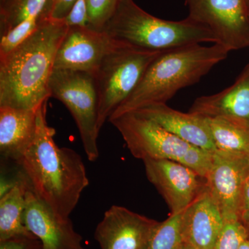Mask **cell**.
<instances>
[{
	"mask_svg": "<svg viewBox=\"0 0 249 249\" xmlns=\"http://www.w3.org/2000/svg\"><path fill=\"white\" fill-rule=\"evenodd\" d=\"M47 101L37 109L34 142L17 163L31 191L59 215L70 217L89 181L78 152L55 143L47 121Z\"/></svg>",
	"mask_w": 249,
	"mask_h": 249,
	"instance_id": "6da1fadb",
	"label": "cell"
},
{
	"mask_svg": "<svg viewBox=\"0 0 249 249\" xmlns=\"http://www.w3.org/2000/svg\"><path fill=\"white\" fill-rule=\"evenodd\" d=\"M68 26L45 19L14 51L0 58V107L36 110L50 97L49 80Z\"/></svg>",
	"mask_w": 249,
	"mask_h": 249,
	"instance_id": "7a4b0ae2",
	"label": "cell"
},
{
	"mask_svg": "<svg viewBox=\"0 0 249 249\" xmlns=\"http://www.w3.org/2000/svg\"><path fill=\"white\" fill-rule=\"evenodd\" d=\"M229 53L217 43L164 51L150 64L134 92L109 119L150 105L166 103L180 89L199 82Z\"/></svg>",
	"mask_w": 249,
	"mask_h": 249,
	"instance_id": "3957f363",
	"label": "cell"
},
{
	"mask_svg": "<svg viewBox=\"0 0 249 249\" xmlns=\"http://www.w3.org/2000/svg\"><path fill=\"white\" fill-rule=\"evenodd\" d=\"M103 31L124 45L160 52L217 42L212 31L200 23L188 17L178 22L156 18L134 0H120Z\"/></svg>",
	"mask_w": 249,
	"mask_h": 249,
	"instance_id": "277c9868",
	"label": "cell"
},
{
	"mask_svg": "<svg viewBox=\"0 0 249 249\" xmlns=\"http://www.w3.org/2000/svg\"><path fill=\"white\" fill-rule=\"evenodd\" d=\"M108 121L120 132L129 151L135 158L142 161L175 160L206 178L213 152L184 142L137 111L124 113Z\"/></svg>",
	"mask_w": 249,
	"mask_h": 249,
	"instance_id": "5b68a950",
	"label": "cell"
},
{
	"mask_svg": "<svg viewBox=\"0 0 249 249\" xmlns=\"http://www.w3.org/2000/svg\"><path fill=\"white\" fill-rule=\"evenodd\" d=\"M163 52L137 48L119 42L105 57L94 73L100 130L134 92L150 64Z\"/></svg>",
	"mask_w": 249,
	"mask_h": 249,
	"instance_id": "8992f818",
	"label": "cell"
},
{
	"mask_svg": "<svg viewBox=\"0 0 249 249\" xmlns=\"http://www.w3.org/2000/svg\"><path fill=\"white\" fill-rule=\"evenodd\" d=\"M50 97L63 103L74 119L89 161L99 157L98 96L94 75L88 72L53 70L49 80Z\"/></svg>",
	"mask_w": 249,
	"mask_h": 249,
	"instance_id": "52a82bcc",
	"label": "cell"
},
{
	"mask_svg": "<svg viewBox=\"0 0 249 249\" xmlns=\"http://www.w3.org/2000/svg\"><path fill=\"white\" fill-rule=\"evenodd\" d=\"M188 18L209 28L228 52L249 47V13L245 0H185Z\"/></svg>",
	"mask_w": 249,
	"mask_h": 249,
	"instance_id": "ba28073f",
	"label": "cell"
},
{
	"mask_svg": "<svg viewBox=\"0 0 249 249\" xmlns=\"http://www.w3.org/2000/svg\"><path fill=\"white\" fill-rule=\"evenodd\" d=\"M249 173L248 156L219 150L213 154L206 185L224 221H241L244 188Z\"/></svg>",
	"mask_w": 249,
	"mask_h": 249,
	"instance_id": "9c48e42d",
	"label": "cell"
},
{
	"mask_svg": "<svg viewBox=\"0 0 249 249\" xmlns=\"http://www.w3.org/2000/svg\"><path fill=\"white\" fill-rule=\"evenodd\" d=\"M147 179L160 193L170 214L183 212L207 188L206 178L175 160H143Z\"/></svg>",
	"mask_w": 249,
	"mask_h": 249,
	"instance_id": "30bf717a",
	"label": "cell"
},
{
	"mask_svg": "<svg viewBox=\"0 0 249 249\" xmlns=\"http://www.w3.org/2000/svg\"><path fill=\"white\" fill-rule=\"evenodd\" d=\"M118 43L104 31L94 30L88 26L69 27L57 51L54 70L94 75L103 59Z\"/></svg>",
	"mask_w": 249,
	"mask_h": 249,
	"instance_id": "8fae6325",
	"label": "cell"
},
{
	"mask_svg": "<svg viewBox=\"0 0 249 249\" xmlns=\"http://www.w3.org/2000/svg\"><path fill=\"white\" fill-rule=\"evenodd\" d=\"M159 222L113 205L95 230L101 249H144Z\"/></svg>",
	"mask_w": 249,
	"mask_h": 249,
	"instance_id": "7c38bea8",
	"label": "cell"
},
{
	"mask_svg": "<svg viewBox=\"0 0 249 249\" xmlns=\"http://www.w3.org/2000/svg\"><path fill=\"white\" fill-rule=\"evenodd\" d=\"M24 222L42 249H85L83 237L74 230L70 217L59 215L41 201L30 187L26 196Z\"/></svg>",
	"mask_w": 249,
	"mask_h": 249,
	"instance_id": "4fadbf2b",
	"label": "cell"
},
{
	"mask_svg": "<svg viewBox=\"0 0 249 249\" xmlns=\"http://www.w3.org/2000/svg\"><path fill=\"white\" fill-rule=\"evenodd\" d=\"M189 112L224 119L249 129V62L231 86L215 94L196 98Z\"/></svg>",
	"mask_w": 249,
	"mask_h": 249,
	"instance_id": "5bb4252c",
	"label": "cell"
},
{
	"mask_svg": "<svg viewBox=\"0 0 249 249\" xmlns=\"http://www.w3.org/2000/svg\"><path fill=\"white\" fill-rule=\"evenodd\" d=\"M224 223L222 213L206 188L183 211V242L195 249H213Z\"/></svg>",
	"mask_w": 249,
	"mask_h": 249,
	"instance_id": "9a60e30c",
	"label": "cell"
},
{
	"mask_svg": "<svg viewBox=\"0 0 249 249\" xmlns=\"http://www.w3.org/2000/svg\"><path fill=\"white\" fill-rule=\"evenodd\" d=\"M134 111L155 121L170 133L191 145L211 152L217 150L206 118L189 111L175 110L166 103L150 105Z\"/></svg>",
	"mask_w": 249,
	"mask_h": 249,
	"instance_id": "2e32d148",
	"label": "cell"
},
{
	"mask_svg": "<svg viewBox=\"0 0 249 249\" xmlns=\"http://www.w3.org/2000/svg\"><path fill=\"white\" fill-rule=\"evenodd\" d=\"M37 109L0 107V153L4 160L19 163L35 139Z\"/></svg>",
	"mask_w": 249,
	"mask_h": 249,
	"instance_id": "e0dca14e",
	"label": "cell"
},
{
	"mask_svg": "<svg viewBox=\"0 0 249 249\" xmlns=\"http://www.w3.org/2000/svg\"><path fill=\"white\" fill-rule=\"evenodd\" d=\"M29 188L23 174L18 184L0 197V242L20 237L37 239L28 230L24 222L26 196Z\"/></svg>",
	"mask_w": 249,
	"mask_h": 249,
	"instance_id": "ac0fdd59",
	"label": "cell"
},
{
	"mask_svg": "<svg viewBox=\"0 0 249 249\" xmlns=\"http://www.w3.org/2000/svg\"><path fill=\"white\" fill-rule=\"evenodd\" d=\"M206 119L216 150L249 157V129L224 119Z\"/></svg>",
	"mask_w": 249,
	"mask_h": 249,
	"instance_id": "d6986e66",
	"label": "cell"
},
{
	"mask_svg": "<svg viewBox=\"0 0 249 249\" xmlns=\"http://www.w3.org/2000/svg\"><path fill=\"white\" fill-rule=\"evenodd\" d=\"M50 0H4L0 3L1 36L32 18L46 19Z\"/></svg>",
	"mask_w": 249,
	"mask_h": 249,
	"instance_id": "ffe728a7",
	"label": "cell"
},
{
	"mask_svg": "<svg viewBox=\"0 0 249 249\" xmlns=\"http://www.w3.org/2000/svg\"><path fill=\"white\" fill-rule=\"evenodd\" d=\"M182 213L170 214L159 222L144 249H178L183 243Z\"/></svg>",
	"mask_w": 249,
	"mask_h": 249,
	"instance_id": "44dd1931",
	"label": "cell"
},
{
	"mask_svg": "<svg viewBox=\"0 0 249 249\" xmlns=\"http://www.w3.org/2000/svg\"><path fill=\"white\" fill-rule=\"evenodd\" d=\"M44 20L45 19L42 18H29L1 35L0 40V58L11 53L16 47L27 40Z\"/></svg>",
	"mask_w": 249,
	"mask_h": 249,
	"instance_id": "7402d4cb",
	"label": "cell"
},
{
	"mask_svg": "<svg viewBox=\"0 0 249 249\" xmlns=\"http://www.w3.org/2000/svg\"><path fill=\"white\" fill-rule=\"evenodd\" d=\"M247 237V229L240 220L224 221L213 249H239Z\"/></svg>",
	"mask_w": 249,
	"mask_h": 249,
	"instance_id": "603a6c76",
	"label": "cell"
},
{
	"mask_svg": "<svg viewBox=\"0 0 249 249\" xmlns=\"http://www.w3.org/2000/svg\"><path fill=\"white\" fill-rule=\"evenodd\" d=\"M120 0H88V27L103 31Z\"/></svg>",
	"mask_w": 249,
	"mask_h": 249,
	"instance_id": "cb8c5ba5",
	"label": "cell"
},
{
	"mask_svg": "<svg viewBox=\"0 0 249 249\" xmlns=\"http://www.w3.org/2000/svg\"><path fill=\"white\" fill-rule=\"evenodd\" d=\"M68 27H88V0H77L73 7L63 19Z\"/></svg>",
	"mask_w": 249,
	"mask_h": 249,
	"instance_id": "d4e9b609",
	"label": "cell"
},
{
	"mask_svg": "<svg viewBox=\"0 0 249 249\" xmlns=\"http://www.w3.org/2000/svg\"><path fill=\"white\" fill-rule=\"evenodd\" d=\"M77 0H50L46 18L63 20L70 12Z\"/></svg>",
	"mask_w": 249,
	"mask_h": 249,
	"instance_id": "484cf974",
	"label": "cell"
},
{
	"mask_svg": "<svg viewBox=\"0 0 249 249\" xmlns=\"http://www.w3.org/2000/svg\"><path fill=\"white\" fill-rule=\"evenodd\" d=\"M37 239L13 238L0 242V249H31L35 247Z\"/></svg>",
	"mask_w": 249,
	"mask_h": 249,
	"instance_id": "4316f807",
	"label": "cell"
},
{
	"mask_svg": "<svg viewBox=\"0 0 249 249\" xmlns=\"http://www.w3.org/2000/svg\"><path fill=\"white\" fill-rule=\"evenodd\" d=\"M242 219H245L247 222L249 223V173L246 179L245 188H244L241 221Z\"/></svg>",
	"mask_w": 249,
	"mask_h": 249,
	"instance_id": "83f0119b",
	"label": "cell"
},
{
	"mask_svg": "<svg viewBox=\"0 0 249 249\" xmlns=\"http://www.w3.org/2000/svg\"><path fill=\"white\" fill-rule=\"evenodd\" d=\"M249 249V240H248V237L246 238L245 240L241 243L240 249Z\"/></svg>",
	"mask_w": 249,
	"mask_h": 249,
	"instance_id": "f1b7e54d",
	"label": "cell"
},
{
	"mask_svg": "<svg viewBox=\"0 0 249 249\" xmlns=\"http://www.w3.org/2000/svg\"><path fill=\"white\" fill-rule=\"evenodd\" d=\"M195 249L193 248V247H192L191 246H190L189 245H188L187 243H185V242H183L182 244V245L181 246V247H179V249Z\"/></svg>",
	"mask_w": 249,
	"mask_h": 249,
	"instance_id": "f546056e",
	"label": "cell"
},
{
	"mask_svg": "<svg viewBox=\"0 0 249 249\" xmlns=\"http://www.w3.org/2000/svg\"><path fill=\"white\" fill-rule=\"evenodd\" d=\"M246 5H247V9H248V11L249 13V0H245Z\"/></svg>",
	"mask_w": 249,
	"mask_h": 249,
	"instance_id": "4dcf8cb0",
	"label": "cell"
},
{
	"mask_svg": "<svg viewBox=\"0 0 249 249\" xmlns=\"http://www.w3.org/2000/svg\"><path fill=\"white\" fill-rule=\"evenodd\" d=\"M4 0H0V3L2 2V1H4Z\"/></svg>",
	"mask_w": 249,
	"mask_h": 249,
	"instance_id": "1f68e13d",
	"label": "cell"
}]
</instances>
